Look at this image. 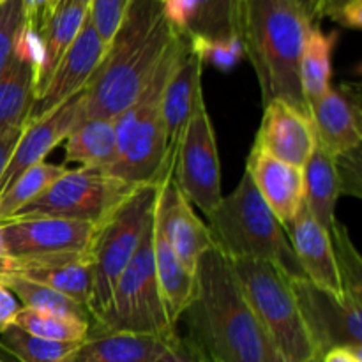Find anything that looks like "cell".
Segmentation results:
<instances>
[{"label":"cell","mask_w":362,"mask_h":362,"mask_svg":"<svg viewBox=\"0 0 362 362\" xmlns=\"http://www.w3.org/2000/svg\"><path fill=\"white\" fill-rule=\"evenodd\" d=\"M83 95L85 90L80 94L73 95L67 99L64 105L53 110L49 115L45 119L37 120L23 126L18 140L16 147H14L13 154H11L9 163H7L6 170H4L2 177H0V194L13 184L14 179L27 172L32 166L45 163V158L67 138L74 126L81 120V112H83Z\"/></svg>","instance_id":"cell-15"},{"label":"cell","mask_w":362,"mask_h":362,"mask_svg":"<svg viewBox=\"0 0 362 362\" xmlns=\"http://www.w3.org/2000/svg\"><path fill=\"white\" fill-rule=\"evenodd\" d=\"M303 172L304 205L329 232L336 221V204L341 197V182L334 156L317 141Z\"/></svg>","instance_id":"cell-23"},{"label":"cell","mask_w":362,"mask_h":362,"mask_svg":"<svg viewBox=\"0 0 362 362\" xmlns=\"http://www.w3.org/2000/svg\"><path fill=\"white\" fill-rule=\"evenodd\" d=\"M35 95L34 71L11 57L0 74V133L23 127Z\"/></svg>","instance_id":"cell-28"},{"label":"cell","mask_w":362,"mask_h":362,"mask_svg":"<svg viewBox=\"0 0 362 362\" xmlns=\"http://www.w3.org/2000/svg\"><path fill=\"white\" fill-rule=\"evenodd\" d=\"M315 136L332 156L361 147V92L354 83L331 87L322 98L310 103Z\"/></svg>","instance_id":"cell-17"},{"label":"cell","mask_w":362,"mask_h":362,"mask_svg":"<svg viewBox=\"0 0 362 362\" xmlns=\"http://www.w3.org/2000/svg\"><path fill=\"white\" fill-rule=\"evenodd\" d=\"M329 235L334 250L343 296L362 304V260L359 251L354 246L346 226L341 225L338 219L332 223Z\"/></svg>","instance_id":"cell-34"},{"label":"cell","mask_w":362,"mask_h":362,"mask_svg":"<svg viewBox=\"0 0 362 362\" xmlns=\"http://www.w3.org/2000/svg\"><path fill=\"white\" fill-rule=\"evenodd\" d=\"M246 172L279 223L288 225L304 204L303 168L279 161L253 147L247 156Z\"/></svg>","instance_id":"cell-20"},{"label":"cell","mask_w":362,"mask_h":362,"mask_svg":"<svg viewBox=\"0 0 362 362\" xmlns=\"http://www.w3.org/2000/svg\"><path fill=\"white\" fill-rule=\"evenodd\" d=\"M292 288L304 327L320 359L338 346L362 349V304L346 296H336L306 278L292 279Z\"/></svg>","instance_id":"cell-11"},{"label":"cell","mask_w":362,"mask_h":362,"mask_svg":"<svg viewBox=\"0 0 362 362\" xmlns=\"http://www.w3.org/2000/svg\"><path fill=\"white\" fill-rule=\"evenodd\" d=\"M136 332L170 339L177 334L166 315L159 292L154 262V219L147 226L131 258L110 296L106 306L92 318L90 332Z\"/></svg>","instance_id":"cell-7"},{"label":"cell","mask_w":362,"mask_h":362,"mask_svg":"<svg viewBox=\"0 0 362 362\" xmlns=\"http://www.w3.org/2000/svg\"><path fill=\"white\" fill-rule=\"evenodd\" d=\"M71 2H76V4H81V6L88 7V4H90V0H71Z\"/></svg>","instance_id":"cell-50"},{"label":"cell","mask_w":362,"mask_h":362,"mask_svg":"<svg viewBox=\"0 0 362 362\" xmlns=\"http://www.w3.org/2000/svg\"><path fill=\"white\" fill-rule=\"evenodd\" d=\"M182 317L187 338L216 362H265L267 336L244 299L232 264L216 246L198 260L193 299Z\"/></svg>","instance_id":"cell-2"},{"label":"cell","mask_w":362,"mask_h":362,"mask_svg":"<svg viewBox=\"0 0 362 362\" xmlns=\"http://www.w3.org/2000/svg\"><path fill=\"white\" fill-rule=\"evenodd\" d=\"M4 2H6V0H0V6H2V4H4Z\"/></svg>","instance_id":"cell-51"},{"label":"cell","mask_w":362,"mask_h":362,"mask_svg":"<svg viewBox=\"0 0 362 362\" xmlns=\"http://www.w3.org/2000/svg\"><path fill=\"white\" fill-rule=\"evenodd\" d=\"M0 362H20L14 356H11L2 345H0Z\"/></svg>","instance_id":"cell-49"},{"label":"cell","mask_w":362,"mask_h":362,"mask_svg":"<svg viewBox=\"0 0 362 362\" xmlns=\"http://www.w3.org/2000/svg\"><path fill=\"white\" fill-rule=\"evenodd\" d=\"M189 48L186 34H177L147 88L127 110L113 119L117 159L106 173L131 184H161L172 175L161 99L166 81Z\"/></svg>","instance_id":"cell-4"},{"label":"cell","mask_w":362,"mask_h":362,"mask_svg":"<svg viewBox=\"0 0 362 362\" xmlns=\"http://www.w3.org/2000/svg\"><path fill=\"white\" fill-rule=\"evenodd\" d=\"M336 168H338L339 182H341V194H350V197H362V173H361V147L354 151L343 152V154L334 156Z\"/></svg>","instance_id":"cell-39"},{"label":"cell","mask_w":362,"mask_h":362,"mask_svg":"<svg viewBox=\"0 0 362 362\" xmlns=\"http://www.w3.org/2000/svg\"><path fill=\"white\" fill-rule=\"evenodd\" d=\"M0 283L13 292V296L21 303V308L92 322V313L87 306L48 288V286L39 285V283L25 279L18 274L2 276Z\"/></svg>","instance_id":"cell-29"},{"label":"cell","mask_w":362,"mask_h":362,"mask_svg":"<svg viewBox=\"0 0 362 362\" xmlns=\"http://www.w3.org/2000/svg\"><path fill=\"white\" fill-rule=\"evenodd\" d=\"M0 345L20 362H67L78 343L37 338L13 324L0 332Z\"/></svg>","instance_id":"cell-32"},{"label":"cell","mask_w":362,"mask_h":362,"mask_svg":"<svg viewBox=\"0 0 362 362\" xmlns=\"http://www.w3.org/2000/svg\"><path fill=\"white\" fill-rule=\"evenodd\" d=\"M320 362H362V349L338 346L325 352Z\"/></svg>","instance_id":"cell-44"},{"label":"cell","mask_w":362,"mask_h":362,"mask_svg":"<svg viewBox=\"0 0 362 362\" xmlns=\"http://www.w3.org/2000/svg\"><path fill=\"white\" fill-rule=\"evenodd\" d=\"M159 184L136 186L112 214L95 225L88 257L94 269L92 318L106 306L124 269L136 253L144 233L154 219Z\"/></svg>","instance_id":"cell-8"},{"label":"cell","mask_w":362,"mask_h":362,"mask_svg":"<svg viewBox=\"0 0 362 362\" xmlns=\"http://www.w3.org/2000/svg\"><path fill=\"white\" fill-rule=\"evenodd\" d=\"M165 20L175 30L187 34L197 14V0H159Z\"/></svg>","instance_id":"cell-41"},{"label":"cell","mask_w":362,"mask_h":362,"mask_svg":"<svg viewBox=\"0 0 362 362\" xmlns=\"http://www.w3.org/2000/svg\"><path fill=\"white\" fill-rule=\"evenodd\" d=\"M154 262L156 276H158L159 292H161L163 304L166 315L173 327H177L182 318L184 311L193 299L194 290V272H191L182 262L179 260L168 240L165 239L161 230L154 223Z\"/></svg>","instance_id":"cell-25"},{"label":"cell","mask_w":362,"mask_h":362,"mask_svg":"<svg viewBox=\"0 0 362 362\" xmlns=\"http://www.w3.org/2000/svg\"><path fill=\"white\" fill-rule=\"evenodd\" d=\"M187 35L207 39L240 37L239 0H197V14Z\"/></svg>","instance_id":"cell-33"},{"label":"cell","mask_w":362,"mask_h":362,"mask_svg":"<svg viewBox=\"0 0 362 362\" xmlns=\"http://www.w3.org/2000/svg\"><path fill=\"white\" fill-rule=\"evenodd\" d=\"M23 127H16V129H7L0 133V177H2L4 170H6L7 163H9L11 154H13L14 147H16L18 140Z\"/></svg>","instance_id":"cell-43"},{"label":"cell","mask_w":362,"mask_h":362,"mask_svg":"<svg viewBox=\"0 0 362 362\" xmlns=\"http://www.w3.org/2000/svg\"><path fill=\"white\" fill-rule=\"evenodd\" d=\"M134 187L103 170L66 168L37 200L18 216H53L99 225Z\"/></svg>","instance_id":"cell-9"},{"label":"cell","mask_w":362,"mask_h":362,"mask_svg":"<svg viewBox=\"0 0 362 362\" xmlns=\"http://www.w3.org/2000/svg\"><path fill=\"white\" fill-rule=\"evenodd\" d=\"M115 159L117 140L113 119H81L67 134L66 163H76L80 168L106 172Z\"/></svg>","instance_id":"cell-26"},{"label":"cell","mask_w":362,"mask_h":362,"mask_svg":"<svg viewBox=\"0 0 362 362\" xmlns=\"http://www.w3.org/2000/svg\"><path fill=\"white\" fill-rule=\"evenodd\" d=\"M156 362H216L207 352L200 349L187 336H179L177 332L173 338L168 339L166 349Z\"/></svg>","instance_id":"cell-40"},{"label":"cell","mask_w":362,"mask_h":362,"mask_svg":"<svg viewBox=\"0 0 362 362\" xmlns=\"http://www.w3.org/2000/svg\"><path fill=\"white\" fill-rule=\"evenodd\" d=\"M105 52L106 45L101 41L87 16L73 45L53 69L52 76L35 92L34 103L23 126L45 119L67 99L85 90L92 74L101 64Z\"/></svg>","instance_id":"cell-13"},{"label":"cell","mask_w":362,"mask_h":362,"mask_svg":"<svg viewBox=\"0 0 362 362\" xmlns=\"http://www.w3.org/2000/svg\"><path fill=\"white\" fill-rule=\"evenodd\" d=\"M202 73H204V64L198 59L197 53L187 48L163 90L161 110L163 119H165L166 144H168V159L172 165V172L180 136H182L198 101L204 98Z\"/></svg>","instance_id":"cell-21"},{"label":"cell","mask_w":362,"mask_h":362,"mask_svg":"<svg viewBox=\"0 0 362 362\" xmlns=\"http://www.w3.org/2000/svg\"><path fill=\"white\" fill-rule=\"evenodd\" d=\"M66 166L39 163L13 180L9 187L0 194V221L14 218L27 205L37 200L57 179L64 173Z\"/></svg>","instance_id":"cell-30"},{"label":"cell","mask_w":362,"mask_h":362,"mask_svg":"<svg viewBox=\"0 0 362 362\" xmlns=\"http://www.w3.org/2000/svg\"><path fill=\"white\" fill-rule=\"evenodd\" d=\"M187 39H189L191 52L197 53L202 64L204 66L209 64L219 71H232L244 57L240 37L207 39L200 35H187Z\"/></svg>","instance_id":"cell-35"},{"label":"cell","mask_w":362,"mask_h":362,"mask_svg":"<svg viewBox=\"0 0 362 362\" xmlns=\"http://www.w3.org/2000/svg\"><path fill=\"white\" fill-rule=\"evenodd\" d=\"M285 230L306 279L336 296H343L331 235L311 216L306 205H300Z\"/></svg>","instance_id":"cell-18"},{"label":"cell","mask_w":362,"mask_h":362,"mask_svg":"<svg viewBox=\"0 0 362 362\" xmlns=\"http://www.w3.org/2000/svg\"><path fill=\"white\" fill-rule=\"evenodd\" d=\"M154 223L168 240L173 253L191 272L197 271L202 255L214 246L209 226L198 218L193 205L173 182L172 175L159 184Z\"/></svg>","instance_id":"cell-14"},{"label":"cell","mask_w":362,"mask_h":362,"mask_svg":"<svg viewBox=\"0 0 362 362\" xmlns=\"http://www.w3.org/2000/svg\"><path fill=\"white\" fill-rule=\"evenodd\" d=\"M338 37V32L325 34L317 25H313L308 32L299 62L300 88L308 106L331 88V60Z\"/></svg>","instance_id":"cell-27"},{"label":"cell","mask_w":362,"mask_h":362,"mask_svg":"<svg viewBox=\"0 0 362 362\" xmlns=\"http://www.w3.org/2000/svg\"><path fill=\"white\" fill-rule=\"evenodd\" d=\"M354 2H361V0H320L318 6V20L322 18H331L336 21V18L343 13L349 6Z\"/></svg>","instance_id":"cell-45"},{"label":"cell","mask_w":362,"mask_h":362,"mask_svg":"<svg viewBox=\"0 0 362 362\" xmlns=\"http://www.w3.org/2000/svg\"><path fill=\"white\" fill-rule=\"evenodd\" d=\"M244 299L271 345L290 362L320 359L304 327L292 279L267 260H230Z\"/></svg>","instance_id":"cell-6"},{"label":"cell","mask_w":362,"mask_h":362,"mask_svg":"<svg viewBox=\"0 0 362 362\" xmlns=\"http://www.w3.org/2000/svg\"><path fill=\"white\" fill-rule=\"evenodd\" d=\"M11 274L48 286L90 310L94 269L88 253H64L16 260Z\"/></svg>","instance_id":"cell-19"},{"label":"cell","mask_w":362,"mask_h":362,"mask_svg":"<svg viewBox=\"0 0 362 362\" xmlns=\"http://www.w3.org/2000/svg\"><path fill=\"white\" fill-rule=\"evenodd\" d=\"M2 239L14 260L64 253H88L95 225L53 216H14L0 221Z\"/></svg>","instance_id":"cell-12"},{"label":"cell","mask_w":362,"mask_h":362,"mask_svg":"<svg viewBox=\"0 0 362 362\" xmlns=\"http://www.w3.org/2000/svg\"><path fill=\"white\" fill-rule=\"evenodd\" d=\"M129 6L131 0H90L88 4V20L106 46L119 30Z\"/></svg>","instance_id":"cell-36"},{"label":"cell","mask_w":362,"mask_h":362,"mask_svg":"<svg viewBox=\"0 0 362 362\" xmlns=\"http://www.w3.org/2000/svg\"><path fill=\"white\" fill-rule=\"evenodd\" d=\"M177 34L163 16L159 0H131L85 88L81 119H115L129 108L147 88Z\"/></svg>","instance_id":"cell-1"},{"label":"cell","mask_w":362,"mask_h":362,"mask_svg":"<svg viewBox=\"0 0 362 362\" xmlns=\"http://www.w3.org/2000/svg\"><path fill=\"white\" fill-rule=\"evenodd\" d=\"M299 7L303 9V13L306 14L308 20L311 21V25H315L318 21V6H320V0H297Z\"/></svg>","instance_id":"cell-47"},{"label":"cell","mask_w":362,"mask_h":362,"mask_svg":"<svg viewBox=\"0 0 362 362\" xmlns=\"http://www.w3.org/2000/svg\"><path fill=\"white\" fill-rule=\"evenodd\" d=\"M207 219L214 246L228 260H267L290 279L306 278L285 226L265 204L246 170L239 186L228 197H223L218 207L207 214Z\"/></svg>","instance_id":"cell-5"},{"label":"cell","mask_w":362,"mask_h":362,"mask_svg":"<svg viewBox=\"0 0 362 362\" xmlns=\"http://www.w3.org/2000/svg\"><path fill=\"white\" fill-rule=\"evenodd\" d=\"M21 23L20 0H6L0 6V74L13 57V41Z\"/></svg>","instance_id":"cell-38"},{"label":"cell","mask_w":362,"mask_h":362,"mask_svg":"<svg viewBox=\"0 0 362 362\" xmlns=\"http://www.w3.org/2000/svg\"><path fill=\"white\" fill-rule=\"evenodd\" d=\"M20 310L21 306L16 297L13 296V292L0 283V332L14 324V318Z\"/></svg>","instance_id":"cell-42"},{"label":"cell","mask_w":362,"mask_h":362,"mask_svg":"<svg viewBox=\"0 0 362 362\" xmlns=\"http://www.w3.org/2000/svg\"><path fill=\"white\" fill-rule=\"evenodd\" d=\"M315 136L311 117L299 112L283 99H272L264 105V117L255 138V148L304 168L313 152Z\"/></svg>","instance_id":"cell-16"},{"label":"cell","mask_w":362,"mask_h":362,"mask_svg":"<svg viewBox=\"0 0 362 362\" xmlns=\"http://www.w3.org/2000/svg\"><path fill=\"white\" fill-rule=\"evenodd\" d=\"M87 16L88 7L81 6V4L71 2V0H52L37 27V32L45 42L46 59L35 92L52 76L53 69L60 62L64 53L73 45Z\"/></svg>","instance_id":"cell-24"},{"label":"cell","mask_w":362,"mask_h":362,"mask_svg":"<svg viewBox=\"0 0 362 362\" xmlns=\"http://www.w3.org/2000/svg\"><path fill=\"white\" fill-rule=\"evenodd\" d=\"M311 27L297 0H239L240 41L257 73L264 105L283 99L310 115L299 62Z\"/></svg>","instance_id":"cell-3"},{"label":"cell","mask_w":362,"mask_h":362,"mask_svg":"<svg viewBox=\"0 0 362 362\" xmlns=\"http://www.w3.org/2000/svg\"><path fill=\"white\" fill-rule=\"evenodd\" d=\"M265 362H290V361H286L285 357H283L281 354H279L278 350H276L274 346L271 345V341H269L267 343V356H265ZM308 362H320V359H311Z\"/></svg>","instance_id":"cell-48"},{"label":"cell","mask_w":362,"mask_h":362,"mask_svg":"<svg viewBox=\"0 0 362 362\" xmlns=\"http://www.w3.org/2000/svg\"><path fill=\"white\" fill-rule=\"evenodd\" d=\"M14 325L32 336L62 343H80L90 332V322L80 318L60 317L42 311L21 308L14 318Z\"/></svg>","instance_id":"cell-31"},{"label":"cell","mask_w":362,"mask_h":362,"mask_svg":"<svg viewBox=\"0 0 362 362\" xmlns=\"http://www.w3.org/2000/svg\"><path fill=\"white\" fill-rule=\"evenodd\" d=\"M14 264H16V260L13 257H9V253H7L6 244H4L2 239V230H0V278L11 274L14 271Z\"/></svg>","instance_id":"cell-46"},{"label":"cell","mask_w":362,"mask_h":362,"mask_svg":"<svg viewBox=\"0 0 362 362\" xmlns=\"http://www.w3.org/2000/svg\"><path fill=\"white\" fill-rule=\"evenodd\" d=\"M168 339L136 332H88L67 362H156Z\"/></svg>","instance_id":"cell-22"},{"label":"cell","mask_w":362,"mask_h":362,"mask_svg":"<svg viewBox=\"0 0 362 362\" xmlns=\"http://www.w3.org/2000/svg\"><path fill=\"white\" fill-rule=\"evenodd\" d=\"M172 179L186 200L205 216L223 200L218 144L204 98L198 101L177 145Z\"/></svg>","instance_id":"cell-10"},{"label":"cell","mask_w":362,"mask_h":362,"mask_svg":"<svg viewBox=\"0 0 362 362\" xmlns=\"http://www.w3.org/2000/svg\"><path fill=\"white\" fill-rule=\"evenodd\" d=\"M13 57L32 67V71H34L35 88H37L39 76H41L42 67H45L46 49L41 34L32 25L23 23V21L20 23L16 34H14Z\"/></svg>","instance_id":"cell-37"}]
</instances>
